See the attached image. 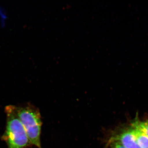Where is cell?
Returning a JSON list of instances; mask_svg holds the SVG:
<instances>
[{"label": "cell", "mask_w": 148, "mask_h": 148, "mask_svg": "<svg viewBox=\"0 0 148 148\" xmlns=\"http://www.w3.org/2000/svg\"><path fill=\"white\" fill-rule=\"evenodd\" d=\"M6 128L3 139L8 148H25L31 145L27 132L19 120L15 106L6 107Z\"/></svg>", "instance_id": "6da1fadb"}, {"label": "cell", "mask_w": 148, "mask_h": 148, "mask_svg": "<svg viewBox=\"0 0 148 148\" xmlns=\"http://www.w3.org/2000/svg\"><path fill=\"white\" fill-rule=\"evenodd\" d=\"M15 109L17 116L26 130L30 144L40 148L42 121L39 112L31 106H15Z\"/></svg>", "instance_id": "7a4b0ae2"}, {"label": "cell", "mask_w": 148, "mask_h": 148, "mask_svg": "<svg viewBox=\"0 0 148 148\" xmlns=\"http://www.w3.org/2000/svg\"><path fill=\"white\" fill-rule=\"evenodd\" d=\"M114 139L125 148H140L137 144L132 127L123 131Z\"/></svg>", "instance_id": "3957f363"}, {"label": "cell", "mask_w": 148, "mask_h": 148, "mask_svg": "<svg viewBox=\"0 0 148 148\" xmlns=\"http://www.w3.org/2000/svg\"><path fill=\"white\" fill-rule=\"evenodd\" d=\"M132 132L140 148H148V136L141 129L132 125Z\"/></svg>", "instance_id": "277c9868"}, {"label": "cell", "mask_w": 148, "mask_h": 148, "mask_svg": "<svg viewBox=\"0 0 148 148\" xmlns=\"http://www.w3.org/2000/svg\"><path fill=\"white\" fill-rule=\"evenodd\" d=\"M132 125L140 128L148 136V120L144 121H136Z\"/></svg>", "instance_id": "5b68a950"}, {"label": "cell", "mask_w": 148, "mask_h": 148, "mask_svg": "<svg viewBox=\"0 0 148 148\" xmlns=\"http://www.w3.org/2000/svg\"><path fill=\"white\" fill-rule=\"evenodd\" d=\"M113 142V143L112 144V145L111 148H125L122 145H121L117 141L115 140L114 139Z\"/></svg>", "instance_id": "8992f818"}]
</instances>
